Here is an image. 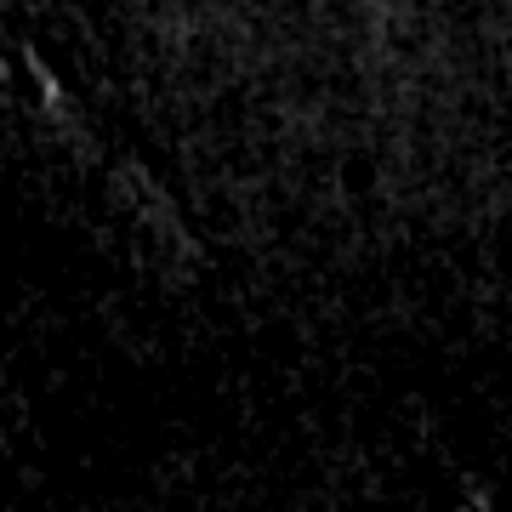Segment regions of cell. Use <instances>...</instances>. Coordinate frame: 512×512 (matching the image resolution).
Instances as JSON below:
<instances>
[{"instance_id":"obj_1","label":"cell","mask_w":512,"mask_h":512,"mask_svg":"<svg viewBox=\"0 0 512 512\" xmlns=\"http://www.w3.org/2000/svg\"><path fill=\"white\" fill-rule=\"evenodd\" d=\"M461 512H495V507L484 501V495H467V501H461Z\"/></svg>"}]
</instances>
